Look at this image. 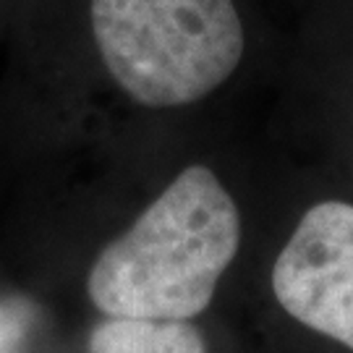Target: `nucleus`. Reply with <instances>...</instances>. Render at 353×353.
<instances>
[{
  "mask_svg": "<svg viewBox=\"0 0 353 353\" xmlns=\"http://www.w3.org/2000/svg\"><path fill=\"white\" fill-rule=\"evenodd\" d=\"M89 353H207L189 319L108 316L89 335Z\"/></svg>",
  "mask_w": 353,
  "mask_h": 353,
  "instance_id": "obj_4",
  "label": "nucleus"
},
{
  "mask_svg": "<svg viewBox=\"0 0 353 353\" xmlns=\"http://www.w3.org/2000/svg\"><path fill=\"white\" fill-rule=\"evenodd\" d=\"M272 290L296 322L353 351V204L306 210L275 259Z\"/></svg>",
  "mask_w": 353,
  "mask_h": 353,
  "instance_id": "obj_3",
  "label": "nucleus"
},
{
  "mask_svg": "<svg viewBox=\"0 0 353 353\" xmlns=\"http://www.w3.org/2000/svg\"><path fill=\"white\" fill-rule=\"evenodd\" d=\"M24 325V309H0V353H16Z\"/></svg>",
  "mask_w": 353,
  "mask_h": 353,
  "instance_id": "obj_5",
  "label": "nucleus"
},
{
  "mask_svg": "<svg viewBox=\"0 0 353 353\" xmlns=\"http://www.w3.org/2000/svg\"><path fill=\"white\" fill-rule=\"evenodd\" d=\"M241 217L210 168L189 165L92 265L87 288L108 316L191 319L210 306L239 252Z\"/></svg>",
  "mask_w": 353,
  "mask_h": 353,
  "instance_id": "obj_1",
  "label": "nucleus"
},
{
  "mask_svg": "<svg viewBox=\"0 0 353 353\" xmlns=\"http://www.w3.org/2000/svg\"><path fill=\"white\" fill-rule=\"evenodd\" d=\"M92 29L105 68L147 108L202 100L243 55L233 0H92Z\"/></svg>",
  "mask_w": 353,
  "mask_h": 353,
  "instance_id": "obj_2",
  "label": "nucleus"
}]
</instances>
